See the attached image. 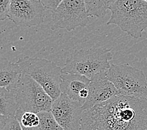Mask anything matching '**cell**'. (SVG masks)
<instances>
[{"instance_id":"obj_12","label":"cell","mask_w":147,"mask_h":130,"mask_svg":"<svg viewBox=\"0 0 147 130\" xmlns=\"http://www.w3.org/2000/svg\"><path fill=\"white\" fill-rule=\"evenodd\" d=\"M23 75L18 63H12L5 58L0 61V87L9 91L15 90Z\"/></svg>"},{"instance_id":"obj_18","label":"cell","mask_w":147,"mask_h":130,"mask_svg":"<svg viewBox=\"0 0 147 130\" xmlns=\"http://www.w3.org/2000/svg\"><path fill=\"white\" fill-rule=\"evenodd\" d=\"M11 0H0V20L4 21L8 18Z\"/></svg>"},{"instance_id":"obj_20","label":"cell","mask_w":147,"mask_h":130,"mask_svg":"<svg viewBox=\"0 0 147 130\" xmlns=\"http://www.w3.org/2000/svg\"><path fill=\"white\" fill-rule=\"evenodd\" d=\"M23 130H38V127L35 128H23Z\"/></svg>"},{"instance_id":"obj_9","label":"cell","mask_w":147,"mask_h":130,"mask_svg":"<svg viewBox=\"0 0 147 130\" xmlns=\"http://www.w3.org/2000/svg\"><path fill=\"white\" fill-rule=\"evenodd\" d=\"M83 104L62 93L53 101L51 112L64 130H80Z\"/></svg>"},{"instance_id":"obj_17","label":"cell","mask_w":147,"mask_h":130,"mask_svg":"<svg viewBox=\"0 0 147 130\" xmlns=\"http://www.w3.org/2000/svg\"><path fill=\"white\" fill-rule=\"evenodd\" d=\"M0 130H23L19 120L16 117H0Z\"/></svg>"},{"instance_id":"obj_15","label":"cell","mask_w":147,"mask_h":130,"mask_svg":"<svg viewBox=\"0 0 147 130\" xmlns=\"http://www.w3.org/2000/svg\"><path fill=\"white\" fill-rule=\"evenodd\" d=\"M40 118L38 130H64L58 124L51 111H41L38 113Z\"/></svg>"},{"instance_id":"obj_13","label":"cell","mask_w":147,"mask_h":130,"mask_svg":"<svg viewBox=\"0 0 147 130\" xmlns=\"http://www.w3.org/2000/svg\"><path fill=\"white\" fill-rule=\"evenodd\" d=\"M18 110L15 90L9 91L0 87V113L5 117H16Z\"/></svg>"},{"instance_id":"obj_5","label":"cell","mask_w":147,"mask_h":130,"mask_svg":"<svg viewBox=\"0 0 147 130\" xmlns=\"http://www.w3.org/2000/svg\"><path fill=\"white\" fill-rule=\"evenodd\" d=\"M15 91L18 105L17 118L27 111L36 114L41 111H51L53 100L31 76L23 74Z\"/></svg>"},{"instance_id":"obj_3","label":"cell","mask_w":147,"mask_h":130,"mask_svg":"<svg viewBox=\"0 0 147 130\" xmlns=\"http://www.w3.org/2000/svg\"><path fill=\"white\" fill-rule=\"evenodd\" d=\"M112 58L111 50L108 48L77 50L66 59L62 73L81 75L91 79L97 73L108 71L111 66Z\"/></svg>"},{"instance_id":"obj_14","label":"cell","mask_w":147,"mask_h":130,"mask_svg":"<svg viewBox=\"0 0 147 130\" xmlns=\"http://www.w3.org/2000/svg\"><path fill=\"white\" fill-rule=\"evenodd\" d=\"M116 0H85L89 16L103 17Z\"/></svg>"},{"instance_id":"obj_8","label":"cell","mask_w":147,"mask_h":130,"mask_svg":"<svg viewBox=\"0 0 147 130\" xmlns=\"http://www.w3.org/2000/svg\"><path fill=\"white\" fill-rule=\"evenodd\" d=\"M45 8L40 0H11L9 20L21 27H32L43 23Z\"/></svg>"},{"instance_id":"obj_2","label":"cell","mask_w":147,"mask_h":130,"mask_svg":"<svg viewBox=\"0 0 147 130\" xmlns=\"http://www.w3.org/2000/svg\"><path fill=\"white\" fill-rule=\"evenodd\" d=\"M110 10L107 25L115 24L135 39L141 38L147 28V1L145 0H116Z\"/></svg>"},{"instance_id":"obj_6","label":"cell","mask_w":147,"mask_h":130,"mask_svg":"<svg viewBox=\"0 0 147 130\" xmlns=\"http://www.w3.org/2000/svg\"><path fill=\"white\" fill-rule=\"evenodd\" d=\"M107 78L121 95L147 98V81L142 70L128 63L111 64Z\"/></svg>"},{"instance_id":"obj_1","label":"cell","mask_w":147,"mask_h":130,"mask_svg":"<svg viewBox=\"0 0 147 130\" xmlns=\"http://www.w3.org/2000/svg\"><path fill=\"white\" fill-rule=\"evenodd\" d=\"M80 130H147V98L119 94L84 110Z\"/></svg>"},{"instance_id":"obj_7","label":"cell","mask_w":147,"mask_h":130,"mask_svg":"<svg viewBox=\"0 0 147 130\" xmlns=\"http://www.w3.org/2000/svg\"><path fill=\"white\" fill-rule=\"evenodd\" d=\"M51 30L65 29L68 31L77 27H85L89 21L85 0H63L51 11Z\"/></svg>"},{"instance_id":"obj_4","label":"cell","mask_w":147,"mask_h":130,"mask_svg":"<svg viewBox=\"0 0 147 130\" xmlns=\"http://www.w3.org/2000/svg\"><path fill=\"white\" fill-rule=\"evenodd\" d=\"M17 63L22 69V73L35 80L53 101L60 96L62 68L53 61L24 57L19 59Z\"/></svg>"},{"instance_id":"obj_11","label":"cell","mask_w":147,"mask_h":130,"mask_svg":"<svg viewBox=\"0 0 147 130\" xmlns=\"http://www.w3.org/2000/svg\"><path fill=\"white\" fill-rule=\"evenodd\" d=\"M90 79L77 74L62 73L60 89L62 93L84 104L88 98Z\"/></svg>"},{"instance_id":"obj_19","label":"cell","mask_w":147,"mask_h":130,"mask_svg":"<svg viewBox=\"0 0 147 130\" xmlns=\"http://www.w3.org/2000/svg\"><path fill=\"white\" fill-rule=\"evenodd\" d=\"M63 0H40L42 5L46 9H50L53 11L58 8Z\"/></svg>"},{"instance_id":"obj_21","label":"cell","mask_w":147,"mask_h":130,"mask_svg":"<svg viewBox=\"0 0 147 130\" xmlns=\"http://www.w3.org/2000/svg\"><path fill=\"white\" fill-rule=\"evenodd\" d=\"M145 1H147V0H145Z\"/></svg>"},{"instance_id":"obj_16","label":"cell","mask_w":147,"mask_h":130,"mask_svg":"<svg viewBox=\"0 0 147 130\" xmlns=\"http://www.w3.org/2000/svg\"><path fill=\"white\" fill-rule=\"evenodd\" d=\"M23 128H35L40 124V118L33 112H24L18 118Z\"/></svg>"},{"instance_id":"obj_10","label":"cell","mask_w":147,"mask_h":130,"mask_svg":"<svg viewBox=\"0 0 147 130\" xmlns=\"http://www.w3.org/2000/svg\"><path fill=\"white\" fill-rule=\"evenodd\" d=\"M119 94L117 88L108 79L107 71L100 72L90 79L88 96L82 108H92Z\"/></svg>"}]
</instances>
